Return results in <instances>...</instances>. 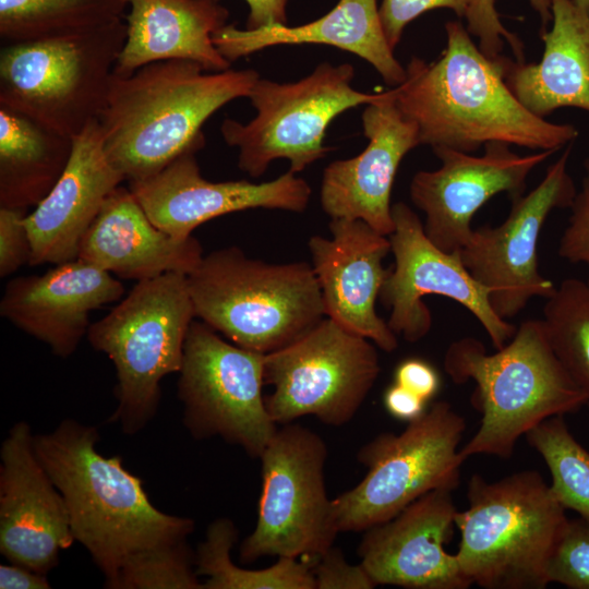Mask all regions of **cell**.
<instances>
[{
  "mask_svg": "<svg viewBox=\"0 0 589 589\" xmlns=\"http://www.w3.org/2000/svg\"><path fill=\"white\" fill-rule=\"evenodd\" d=\"M446 47L426 63L412 57L395 98L420 145L473 153L490 142L536 151L573 143L578 129L529 111L508 87L507 58L486 57L459 21L445 24Z\"/></svg>",
  "mask_w": 589,
  "mask_h": 589,
  "instance_id": "6da1fadb",
  "label": "cell"
},
{
  "mask_svg": "<svg viewBox=\"0 0 589 589\" xmlns=\"http://www.w3.org/2000/svg\"><path fill=\"white\" fill-rule=\"evenodd\" d=\"M260 77L253 69L208 72L187 60L152 62L128 76L112 73L98 117L109 160L133 182L199 152L204 123L226 104L248 98Z\"/></svg>",
  "mask_w": 589,
  "mask_h": 589,
  "instance_id": "7a4b0ae2",
  "label": "cell"
},
{
  "mask_svg": "<svg viewBox=\"0 0 589 589\" xmlns=\"http://www.w3.org/2000/svg\"><path fill=\"white\" fill-rule=\"evenodd\" d=\"M98 440L95 426L67 419L52 432L34 436V447L65 501L74 540L111 588L128 558L187 540L194 521L157 509L120 456L97 452Z\"/></svg>",
  "mask_w": 589,
  "mask_h": 589,
  "instance_id": "3957f363",
  "label": "cell"
},
{
  "mask_svg": "<svg viewBox=\"0 0 589 589\" xmlns=\"http://www.w3.org/2000/svg\"><path fill=\"white\" fill-rule=\"evenodd\" d=\"M444 369L456 384L474 383L470 402L481 422L460 449L465 459L509 458L518 440L536 425L588 404L554 353L542 320L521 323L494 353L474 337L459 338L446 349Z\"/></svg>",
  "mask_w": 589,
  "mask_h": 589,
  "instance_id": "277c9868",
  "label": "cell"
},
{
  "mask_svg": "<svg viewBox=\"0 0 589 589\" xmlns=\"http://www.w3.org/2000/svg\"><path fill=\"white\" fill-rule=\"evenodd\" d=\"M467 500L455 517L465 577L485 589L545 588L548 562L568 518L543 477L524 470L488 481L474 473Z\"/></svg>",
  "mask_w": 589,
  "mask_h": 589,
  "instance_id": "5b68a950",
  "label": "cell"
},
{
  "mask_svg": "<svg viewBox=\"0 0 589 589\" xmlns=\"http://www.w3.org/2000/svg\"><path fill=\"white\" fill-rule=\"evenodd\" d=\"M187 281L195 318L262 353L287 346L326 317L305 262L269 264L229 247L203 256Z\"/></svg>",
  "mask_w": 589,
  "mask_h": 589,
  "instance_id": "8992f818",
  "label": "cell"
},
{
  "mask_svg": "<svg viewBox=\"0 0 589 589\" xmlns=\"http://www.w3.org/2000/svg\"><path fill=\"white\" fill-rule=\"evenodd\" d=\"M124 20L59 36L4 44L0 51V106L68 137L104 110Z\"/></svg>",
  "mask_w": 589,
  "mask_h": 589,
  "instance_id": "52a82bcc",
  "label": "cell"
},
{
  "mask_svg": "<svg viewBox=\"0 0 589 589\" xmlns=\"http://www.w3.org/2000/svg\"><path fill=\"white\" fill-rule=\"evenodd\" d=\"M195 318L187 275L170 272L137 281L103 318L91 324V346L116 369L118 406L109 422L124 433L142 430L155 416L161 380L182 365L188 330Z\"/></svg>",
  "mask_w": 589,
  "mask_h": 589,
  "instance_id": "ba28073f",
  "label": "cell"
},
{
  "mask_svg": "<svg viewBox=\"0 0 589 589\" xmlns=\"http://www.w3.org/2000/svg\"><path fill=\"white\" fill-rule=\"evenodd\" d=\"M350 63L318 64L297 82L278 83L259 79L249 99L256 115L248 123L226 118L220 133L228 146L238 149V167L259 178L279 158L297 173L323 158L329 147L323 141L330 122L344 111L388 97L392 89L363 93L351 82Z\"/></svg>",
  "mask_w": 589,
  "mask_h": 589,
  "instance_id": "9c48e42d",
  "label": "cell"
},
{
  "mask_svg": "<svg viewBox=\"0 0 589 589\" xmlns=\"http://www.w3.org/2000/svg\"><path fill=\"white\" fill-rule=\"evenodd\" d=\"M466 421L440 400L396 433H382L361 447L363 479L333 500L339 532H360L382 524L422 495L459 485L466 460L459 443Z\"/></svg>",
  "mask_w": 589,
  "mask_h": 589,
  "instance_id": "30bf717a",
  "label": "cell"
},
{
  "mask_svg": "<svg viewBox=\"0 0 589 589\" xmlns=\"http://www.w3.org/2000/svg\"><path fill=\"white\" fill-rule=\"evenodd\" d=\"M327 446L315 432L287 423L260 456L262 492L254 530L240 545L249 564L264 556L315 558L339 533L324 482Z\"/></svg>",
  "mask_w": 589,
  "mask_h": 589,
  "instance_id": "8fae6325",
  "label": "cell"
},
{
  "mask_svg": "<svg viewBox=\"0 0 589 589\" xmlns=\"http://www.w3.org/2000/svg\"><path fill=\"white\" fill-rule=\"evenodd\" d=\"M381 371L375 345L329 317L264 357L265 397L272 419L291 423L303 416L340 426L362 406Z\"/></svg>",
  "mask_w": 589,
  "mask_h": 589,
  "instance_id": "7c38bea8",
  "label": "cell"
},
{
  "mask_svg": "<svg viewBox=\"0 0 589 589\" xmlns=\"http://www.w3.org/2000/svg\"><path fill=\"white\" fill-rule=\"evenodd\" d=\"M264 357L193 320L178 380L183 421L192 436H220L260 458L277 431L263 396Z\"/></svg>",
  "mask_w": 589,
  "mask_h": 589,
  "instance_id": "4fadbf2b",
  "label": "cell"
},
{
  "mask_svg": "<svg viewBox=\"0 0 589 589\" xmlns=\"http://www.w3.org/2000/svg\"><path fill=\"white\" fill-rule=\"evenodd\" d=\"M392 215L395 228L388 237L395 264L378 296L390 311V329L410 342L422 339L432 327V315L422 298L437 294L471 312L494 348L505 346L517 327L495 313L490 302L491 290L473 278L459 251L437 248L426 237L421 219L405 203L392 205Z\"/></svg>",
  "mask_w": 589,
  "mask_h": 589,
  "instance_id": "5bb4252c",
  "label": "cell"
},
{
  "mask_svg": "<svg viewBox=\"0 0 589 589\" xmlns=\"http://www.w3.org/2000/svg\"><path fill=\"white\" fill-rule=\"evenodd\" d=\"M572 148L573 143L565 146L532 191L512 199L502 224L473 229L459 250L473 278L491 290V305L504 320L518 315L534 297L549 298L556 288L540 273L537 245L551 212L569 208L576 195L568 172Z\"/></svg>",
  "mask_w": 589,
  "mask_h": 589,
  "instance_id": "9a60e30c",
  "label": "cell"
},
{
  "mask_svg": "<svg viewBox=\"0 0 589 589\" xmlns=\"http://www.w3.org/2000/svg\"><path fill=\"white\" fill-rule=\"evenodd\" d=\"M480 156L435 148L441 160L435 170L418 171L410 182V199L425 215L426 237L445 252L459 251L472 235L471 221L494 195L524 194L527 178L556 151L519 155L510 145L490 142Z\"/></svg>",
  "mask_w": 589,
  "mask_h": 589,
  "instance_id": "2e32d148",
  "label": "cell"
},
{
  "mask_svg": "<svg viewBox=\"0 0 589 589\" xmlns=\"http://www.w3.org/2000/svg\"><path fill=\"white\" fill-rule=\"evenodd\" d=\"M196 151H188L159 172L129 189L151 221L168 235L185 239L202 224L251 208L302 213L310 201L309 183L287 171L272 181L213 182L202 177Z\"/></svg>",
  "mask_w": 589,
  "mask_h": 589,
  "instance_id": "e0dca14e",
  "label": "cell"
},
{
  "mask_svg": "<svg viewBox=\"0 0 589 589\" xmlns=\"http://www.w3.org/2000/svg\"><path fill=\"white\" fill-rule=\"evenodd\" d=\"M0 458V552L47 575L75 541L65 501L39 461L26 422L10 429Z\"/></svg>",
  "mask_w": 589,
  "mask_h": 589,
  "instance_id": "ac0fdd59",
  "label": "cell"
},
{
  "mask_svg": "<svg viewBox=\"0 0 589 589\" xmlns=\"http://www.w3.org/2000/svg\"><path fill=\"white\" fill-rule=\"evenodd\" d=\"M453 491H431L393 518L364 530L360 564L376 586L407 589H467L456 554L445 550L457 508Z\"/></svg>",
  "mask_w": 589,
  "mask_h": 589,
  "instance_id": "d6986e66",
  "label": "cell"
},
{
  "mask_svg": "<svg viewBox=\"0 0 589 589\" xmlns=\"http://www.w3.org/2000/svg\"><path fill=\"white\" fill-rule=\"evenodd\" d=\"M332 238L313 236L309 242L312 268L318 281L326 317L392 352L397 335L375 310L389 269V237L360 219L335 218Z\"/></svg>",
  "mask_w": 589,
  "mask_h": 589,
  "instance_id": "ffe728a7",
  "label": "cell"
},
{
  "mask_svg": "<svg viewBox=\"0 0 589 589\" xmlns=\"http://www.w3.org/2000/svg\"><path fill=\"white\" fill-rule=\"evenodd\" d=\"M398 86L361 115L366 147L357 156L337 159L324 170L320 201L330 217L360 219L389 236L395 228L390 195L402 158L420 145L416 125L398 110Z\"/></svg>",
  "mask_w": 589,
  "mask_h": 589,
  "instance_id": "44dd1931",
  "label": "cell"
},
{
  "mask_svg": "<svg viewBox=\"0 0 589 589\" xmlns=\"http://www.w3.org/2000/svg\"><path fill=\"white\" fill-rule=\"evenodd\" d=\"M123 293L122 283L112 274L76 259L40 275L12 278L0 314L56 356L68 358L87 334L91 312Z\"/></svg>",
  "mask_w": 589,
  "mask_h": 589,
  "instance_id": "7402d4cb",
  "label": "cell"
},
{
  "mask_svg": "<svg viewBox=\"0 0 589 589\" xmlns=\"http://www.w3.org/2000/svg\"><path fill=\"white\" fill-rule=\"evenodd\" d=\"M125 181L109 160L98 120L73 137L69 163L49 194L26 215L29 265L77 259L85 232L107 197Z\"/></svg>",
  "mask_w": 589,
  "mask_h": 589,
  "instance_id": "603a6c76",
  "label": "cell"
},
{
  "mask_svg": "<svg viewBox=\"0 0 589 589\" xmlns=\"http://www.w3.org/2000/svg\"><path fill=\"white\" fill-rule=\"evenodd\" d=\"M193 236L179 239L156 227L131 190L119 185L81 240L77 259L123 279L188 275L202 260Z\"/></svg>",
  "mask_w": 589,
  "mask_h": 589,
  "instance_id": "cb8c5ba5",
  "label": "cell"
},
{
  "mask_svg": "<svg viewBox=\"0 0 589 589\" xmlns=\"http://www.w3.org/2000/svg\"><path fill=\"white\" fill-rule=\"evenodd\" d=\"M229 11L218 0H129L127 36L113 74L128 76L145 64L187 60L205 71L221 72L231 63L213 41Z\"/></svg>",
  "mask_w": 589,
  "mask_h": 589,
  "instance_id": "d4e9b609",
  "label": "cell"
},
{
  "mask_svg": "<svg viewBox=\"0 0 589 589\" xmlns=\"http://www.w3.org/2000/svg\"><path fill=\"white\" fill-rule=\"evenodd\" d=\"M213 41L230 63L273 46L320 44L364 59L393 87L407 77L385 36L376 0H339L322 17L299 26L241 29L226 24L213 35Z\"/></svg>",
  "mask_w": 589,
  "mask_h": 589,
  "instance_id": "484cf974",
  "label": "cell"
},
{
  "mask_svg": "<svg viewBox=\"0 0 589 589\" xmlns=\"http://www.w3.org/2000/svg\"><path fill=\"white\" fill-rule=\"evenodd\" d=\"M551 9L552 27L541 32L540 62L507 58L506 83L540 118L563 107L589 112V12L573 0H551Z\"/></svg>",
  "mask_w": 589,
  "mask_h": 589,
  "instance_id": "4316f807",
  "label": "cell"
},
{
  "mask_svg": "<svg viewBox=\"0 0 589 589\" xmlns=\"http://www.w3.org/2000/svg\"><path fill=\"white\" fill-rule=\"evenodd\" d=\"M73 139L0 106V207L37 206L63 173Z\"/></svg>",
  "mask_w": 589,
  "mask_h": 589,
  "instance_id": "83f0119b",
  "label": "cell"
},
{
  "mask_svg": "<svg viewBox=\"0 0 589 589\" xmlns=\"http://www.w3.org/2000/svg\"><path fill=\"white\" fill-rule=\"evenodd\" d=\"M129 0H0L4 44L36 40L124 20Z\"/></svg>",
  "mask_w": 589,
  "mask_h": 589,
  "instance_id": "f1b7e54d",
  "label": "cell"
},
{
  "mask_svg": "<svg viewBox=\"0 0 589 589\" xmlns=\"http://www.w3.org/2000/svg\"><path fill=\"white\" fill-rule=\"evenodd\" d=\"M238 530L228 518L213 521L195 557L197 576H206L203 589H315L311 565L278 557L271 567L247 569L233 564L230 552Z\"/></svg>",
  "mask_w": 589,
  "mask_h": 589,
  "instance_id": "f546056e",
  "label": "cell"
},
{
  "mask_svg": "<svg viewBox=\"0 0 589 589\" xmlns=\"http://www.w3.org/2000/svg\"><path fill=\"white\" fill-rule=\"evenodd\" d=\"M542 321L554 353L589 402V283L564 279L545 299Z\"/></svg>",
  "mask_w": 589,
  "mask_h": 589,
  "instance_id": "4dcf8cb0",
  "label": "cell"
},
{
  "mask_svg": "<svg viewBox=\"0 0 589 589\" xmlns=\"http://www.w3.org/2000/svg\"><path fill=\"white\" fill-rule=\"evenodd\" d=\"M525 436L551 473L554 498L589 520V450L570 433L564 416L545 419Z\"/></svg>",
  "mask_w": 589,
  "mask_h": 589,
  "instance_id": "1f68e13d",
  "label": "cell"
},
{
  "mask_svg": "<svg viewBox=\"0 0 589 589\" xmlns=\"http://www.w3.org/2000/svg\"><path fill=\"white\" fill-rule=\"evenodd\" d=\"M187 540L135 553L110 589H202Z\"/></svg>",
  "mask_w": 589,
  "mask_h": 589,
  "instance_id": "d6a6232c",
  "label": "cell"
},
{
  "mask_svg": "<svg viewBox=\"0 0 589 589\" xmlns=\"http://www.w3.org/2000/svg\"><path fill=\"white\" fill-rule=\"evenodd\" d=\"M528 1L541 19V32L545 31L548 23L552 21L551 0ZM465 17L468 33L478 38L479 48L486 57L494 59L502 56L501 51L506 40L516 61H525L524 45L502 24L494 0H469Z\"/></svg>",
  "mask_w": 589,
  "mask_h": 589,
  "instance_id": "836d02e7",
  "label": "cell"
},
{
  "mask_svg": "<svg viewBox=\"0 0 589 589\" xmlns=\"http://www.w3.org/2000/svg\"><path fill=\"white\" fill-rule=\"evenodd\" d=\"M549 584L589 589V520L568 519L546 566Z\"/></svg>",
  "mask_w": 589,
  "mask_h": 589,
  "instance_id": "e575fe53",
  "label": "cell"
},
{
  "mask_svg": "<svg viewBox=\"0 0 589 589\" xmlns=\"http://www.w3.org/2000/svg\"><path fill=\"white\" fill-rule=\"evenodd\" d=\"M570 216L558 244V255L573 264L589 268V157L580 189L570 205ZM589 283V279L587 280Z\"/></svg>",
  "mask_w": 589,
  "mask_h": 589,
  "instance_id": "d590c367",
  "label": "cell"
},
{
  "mask_svg": "<svg viewBox=\"0 0 589 589\" xmlns=\"http://www.w3.org/2000/svg\"><path fill=\"white\" fill-rule=\"evenodd\" d=\"M469 0H382L378 7L382 26L394 50L401 39L405 27L421 14L438 8L453 10L464 17Z\"/></svg>",
  "mask_w": 589,
  "mask_h": 589,
  "instance_id": "8d00e7d4",
  "label": "cell"
},
{
  "mask_svg": "<svg viewBox=\"0 0 589 589\" xmlns=\"http://www.w3.org/2000/svg\"><path fill=\"white\" fill-rule=\"evenodd\" d=\"M312 574L315 589H372L376 585L365 568L359 563L350 564L340 549L329 548L312 558Z\"/></svg>",
  "mask_w": 589,
  "mask_h": 589,
  "instance_id": "74e56055",
  "label": "cell"
},
{
  "mask_svg": "<svg viewBox=\"0 0 589 589\" xmlns=\"http://www.w3.org/2000/svg\"><path fill=\"white\" fill-rule=\"evenodd\" d=\"M27 211L0 207V277L29 263L32 247L26 227Z\"/></svg>",
  "mask_w": 589,
  "mask_h": 589,
  "instance_id": "f35d334b",
  "label": "cell"
},
{
  "mask_svg": "<svg viewBox=\"0 0 589 589\" xmlns=\"http://www.w3.org/2000/svg\"><path fill=\"white\" fill-rule=\"evenodd\" d=\"M395 383L428 401L440 388L438 372L426 361L409 358L401 361L394 374Z\"/></svg>",
  "mask_w": 589,
  "mask_h": 589,
  "instance_id": "ab89813d",
  "label": "cell"
},
{
  "mask_svg": "<svg viewBox=\"0 0 589 589\" xmlns=\"http://www.w3.org/2000/svg\"><path fill=\"white\" fill-rule=\"evenodd\" d=\"M425 400L394 383L384 394V406L396 419L411 422L425 412Z\"/></svg>",
  "mask_w": 589,
  "mask_h": 589,
  "instance_id": "60d3db41",
  "label": "cell"
},
{
  "mask_svg": "<svg viewBox=\"0 0 589 589\" xmlns=\"http://www.w3.org/2000/svg\"><path fill=\"white\" fill-rule=\"evenodd\" d=\"M220 1V0H218ZM249 8L247 29H257L272 25H287L289 0H244Z\"/></svg>",
  "mask_w": 589,
  "mask_h": 589,
  "instance_id": "b9f144b4",
  "label": "cell"
},
{
  "mask_svg": "<svg viewBox=\"0 0 589 589\" xmlns=\"http://www.w3.org/2000/svg\"><path fill=\"white\" fill-rule=\"evenodd\" d=\"M1 589H48L50 584L46 575L27 567L13 564L0 565Z\"/></svg>",
  "mask_w": 589,
  "mask_h": 589,
  "instance_id": "7bdbcfd3",
  "label": "cell"
},
{
  "mask_svg": "<svg viewBox=\"0 0 589 589\" xmlns=\"http://www.w3.org/2000/svg\"><path fill=\"white\" fill-rule=\"evenodd\" d=\"M579 8L589 12V0H573Z\"/></svg>",
  "mask_w": 589,
  "mask_h": 589,
  "instance_id": "ee69618b",
  "label": "cell"
}]
</instances>
